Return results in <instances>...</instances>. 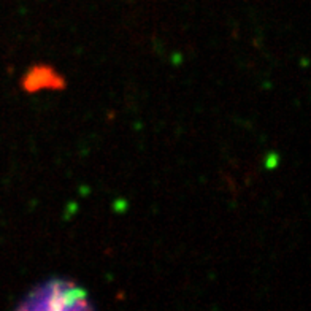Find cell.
<instances>
[{"label": "cell", "instance_id": "7a4b0ae2", "mask_svg": "<svg viewBox=\"0 0 311 311\" xmlns=\"http://www.w3.org/2000/svg\"><path fill=\"white\" fill-rule=\"evenodd\" d=\"M21 88L30 94L40 91H59L65 88V80L50 65H35L22 76Z\"/></svg>", "mask_w": 311, "mask_h": 311}, {"label": "cell", "instance_id": "6da1fadb", "mask_svg": "<svg viewBox=\"0 0 311 311\" xmlns=\"http://www.w3.org/2000/svg\"><path fill=\"white\" fill-rule=\"evenodd\" d=\"M16 308L21 311H88L94 305L81 284L67 278H50L33 286Z\"/></svg>", "mask_w": 311, "mask_h": 311}]
</instances>
